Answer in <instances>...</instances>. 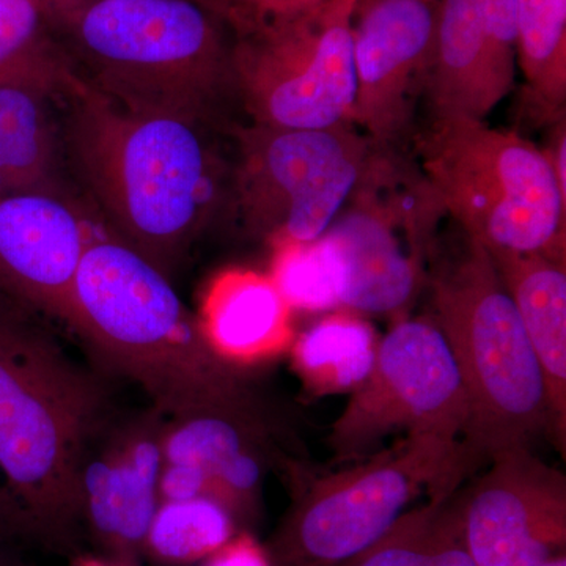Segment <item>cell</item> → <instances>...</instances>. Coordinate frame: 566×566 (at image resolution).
Instances as JSON below:
<instances>
[{
    "label": "cell",
    "mask_w": 566,
    "mask_h": 566,
    "mask_svg": "<svg viewBox=\"0 0 566 566\" xmlns=\"http://www.w3.org/2000/svg\"><path fill=\"white\" fill-rule=\"evenodd\" d=\"M200 566H271L264 545L249 531H240L226 545L200 562Z\"/></svg>",
    "instance_id": "obj_28"
},
{
    "label": "cell",
    "mask_w": 566,
    "mask_h": 566,
    "mask_svg": "<svg viewBox=\"0 0 566 566\" xmlns=\"http://www.w3.org/2000/svg\"><path fill=\"white\" fill-rule=\"evenodd\" d=\"M41 17L36 0H0V74L40 50Z\"/></svg>",
    "instance_id": "obj_26"
},
{
    "label": "cell",
    "mask_w": 566,
    "mask_h": 566,
    "mask_svg": "<svg viewBox=\"0 0 566 566\" xmlns=\"http://www.w3.org/2000/svg\"><path fill=\"white\" fill-rule=\"evenodd\" d=\"M458 497L476 566H536L565 554L566 476L531 446L495 453Z\"/></svg>",
    "instance_id": "obj_13"
},
{
    "label": "cell",
    "mask_w": 566,
    "mask_h": 566,
    "mask_svg": "<svg viewBox=\"0 0 566 566\" xmlns=\"http://www.w3.org/2000/svg\"><path fill=\"white\" fill-rule=\"evenodd\" d=\"M28 546L0 528V566H32L24 556Z\"/></svg>",
    "instance_id": "obj_30"
},
{
    "label": "cell",
    "mask_w": 566,
    "mask_h": 566,
    "mask_svg": "<svg viewBox=\"0 0 566 566\" xmlns=\"http://www.w3.org/2000/svg\"><path fill=\"white\" fill-rule=\"evenodd\" d=\"M468 472L461 441L408 436L352 468L297 480L292 506L264 545L271 566L344 564L385 535L420 494L449 497Z\"/></svg>",
    "instance_id": "obj_7"
},
{
    "label": "cell",
    "mask_w": 566,
    "mask_h": 566,
    "mask_svg": "<svg viewBox=\"0 0 566 566\" xmlns=\"http://www.w3.org/2000/svg\"><path fill=\"white\" fill-rule=\"evenodd\" d=\"M412 140L449 218L486 251L566 255V196L534 142L472 118L431 120Z\"/></svg>",
    "instance_id": "obj_6"
},
{
    "label": "cell",
    "mask_w": 566,
    "mask_h": 566,
    "mask_svg": "<svg viewBox=\"0 0 566 566\" xmlns=\"http://www.w3.org/2000/svg\"><path fill=\"white\" fill-rule=\"evenodd\" d=\"M516 66V0H439L424 88L431 120H485L512 92Z\"/></svg>",
    "instance_id": "obj_16"
},
{
    "label": "cell",
    "mask_w": 566,
    "mask_h": 566,
    "mask_svg": "<svg viewBox=\"0 0 566 566\" xmlns=\"http://www.w3.org/2000/svg\"><path fill=\"white\" fill-rule=\"evenodd\" d=\"M232 513L212 497L159 504L144 543V558L163 565L202 562L240 532Z\"/></svg>",
    "instance_id": "obj_24"
},
{
    "label": "cell",
    "mask_w": 566,
    "mask_h": 566,
    "mask_svg": "<svg viewBox=\"0 0 566 566\" xmlns=\"http://www.w3.org/2000/svg\"><path fill=\"white\" fill-rule=\"evenodd\" d=\"M374 142L356 126L233 128L232 223L274 248L315 243L363 177Z\"/></svg>",
    "instance_id": "obj_9"
},
{
    "label": "cell",
    "mask_w": 566,
    "mask_h": 566,
    "mask_svg": "<svg viewBox=\"0 0 566 566\" xmlns=\"http://www.w3.org/2000/svg\"><path fill=\"white\" fill-rule=\"evenodd\" d=\"M158 408L114 422L107 417L85 450L80 471L84 538L96 556L140 566L159 499L163 436Z\"/></svg>",
    "instance_id": "obj_14"
},
{
    "label": "cell",
    "mask_w": 566,
    "mask_h": 566,
    "mask_svg": "<svg viewBox=\"0 0 566 566\" xmlns=\"http://www.w3.org/2000/svg\"><path fill=\"white\" fill-rule=\"evenodd\" d=\"M378 337L370 323L352 311L324 316L294 338V370L307 392H354L374 368Z\"/></svg>",
    "instance_id": "obj_22"
},
{
    "label": "cell",
    "mask_w": 566,
    "mask_h": 566,
    "mask_svg": "<svg viewBox=\"0 0 566 566\" xmlns=\"http://www.w3.org/2000/svg\"><path fill=\"white\" fill-rule=\"evenodd\" d=\"M87 208L69 193L0 197V297L29 314L66 322L88 238Z\"/></svg>",
    "instance_id": "obj_17"
},
{
    "label": "cell",
    "mask_w": 566,
    "mask_h": 566,
    "mask_svg": "<svg viewBox=\"0 0 566 566\" xmlns=\"http://www.w3.org/2000/svg\"><path fill=\"white\" fill-rule=\"evenodd\" d=\"M268 274L292 308L319 312L340 307L333 264L322 240L274 245Z\"/></svg>",
    "instance_id": "obj_25"
},
{
    "label": "cell",
    "mask_w": 566,
    "mask_h": 566,
    "mask_svg": "<svg viewBox=\"0 0 566 566\" xmlns=\"http://www.w3.org/2000/svg\"><path fill=\"white\" fill-rule=\"evenodd\" d=\"M460 229V227H458ZM460 249L427 275L434 323L455 357L468 397L469 468L549 431L542 367L490 252L460 229Z\"/></svg>",
    "instance_id": "obj_5"
},
{
    "label": "cell",
    "mask_w": 566,
    "mask_h": 566,
    "mask_svg": "<svg viewBox=\"0 0 566 566\" xmlns=\"http://www.w3.org/2000/svg\"><path fill=\"white\" fill-rule=\"evenodd\" d=\"M536 566H566V556L565 554H560V556L551 558V560L545 562V564Z\"/></svg>",
    "instance_id": "obj_32"
},
{
    "label": "cell",
    "mask_w": 566,
    "mask_h": 566,
    "mask_svg": "<svg viewBox=\"0 0 566 566\" xmlns=\"http://www.w3.org/2000/svg\"><path fill=\"white\" fill-rule=\"evenodd\" d=\"M446 216L417 159L374 142L356 189L319 238L340 305L356 314H403L427 282Z\"/></svg>",
    "instance_id": "obj_8"
},
{
    "label": "cell",
    "mask_w": 566,
    "mask_h": 566,
    "mask_svg": "<svg viewBox=\"0 0 566 566\" xmlns=\"http://www.w3.org/2000/svg\"><path fill=\"white\" fill-rule=\"evenodd\" d=\"M524 111L536 126L566 118V0H516Z\"/></svg>",
    "instance_id": "obj_21"
},
{
    "label": "cell",
    "mask_w": 566,
    "mask_h": 566,
    "mask_svg": "<svg viewBox=\"0 0 566 566\" xmlns=\"http://www.w3.org/2000/svg\"><path fill=\"white\" fill-rule=\"evenodd\" d=\"M65 323L167 417L248 392L237 367L212 353L172 281L107 234L85 248Z\"/></svg>",
    "instance_id": "obj_3"
},
{
    "label": "cell",
    "mask_w": 566,
    "mask_h": 566,
    "mask_svg": "<svg viewBox=\"0 0 566 566\" xmlns=\"http://www.w3.org/2000/svg\"><path fill=\"white\" fill-rule=\"evenodd\" d=\"M71 566H122L107 560V558L96 556V554H80L71 558Z\"/></svg>",
    "instance_id": "obj_31"
},
{
    "label": "cell",
    "mask_w": 566,
    "mask_h": 566,
    "mask_svg": "<svg viewBox=\"0 0 566 566\" xmlns=\"http://www.w3.org/2000/svg\"><path fill=\"white\" fill-rule=\"evenodd\" d=\"M337 566H476L458 491L406 510L374 545Z\"/></svg>",
    "instance_id": "obj_23"
},
{
    "label": "cell",
    "mask_w": 566,
    "mask_h": 566,
    "mask_svg": "<svg viewBox=\"0 0 566 566\" xmlns=\"http://www.w3.org/2000/svg\"><path fill=\"white\" fill-rule=\"evenodd\" d=\"M438 2L356 0L352 18L353 125L371 142L415 139L417 104L433 63Z\"/></svg>",
    "instance_id": "obj_12"
},
{
    "label": "cell",
    "mask_w": 566,
    "mask_h": 566,
    "mask_svg": "<svg viewBox=\"0 0 566 566\" xmlns=\"http://www.w3.org/2000/svg\"><path fill=\"white\" fill-rule=\"evenodd\" d=\"M490 252V251H488ZM545 378L549 431L566 441V255L490 252Z\"/></svg>",
    "instance_id": "obj_20"
},
{
    "label": "cell",
    "mask_w": 566,
    "mask_h": 566,
    "mask_svg": "<svg viewBox=\"0 0 566 566\" xmlns=\"http://www.w3.org/2000/svg\"><path fill=\"white\" fill-rule=\"evenodd\" d=\"M102 386L29 312L0 297V528L71 558L84 542L80 471L107 419Z\"/></svg>",
    "instance_id": "obj_2"
},
{
    "label": "cell",
    "mask_w": 566,
    "mask_h": 566,
    "mask_svg": "<svg viewBox=\"0 0 566 566\" xmlns=\"http://www.w3.org/2000/svg\"><path fill=\"white\" fill-rule=\"evenodd\" d=\"M545 150L553 172L556 175L558 188L566 196V120L551 126V142Z\"/></svg>",
    "instance_id": "obj_29"
},
{
    "label": "cell",
    "mask_w": 566,
    "mask_h": 566,
    "mask_svg": "<svg viewBox=\"0 0 566 566\" xmlns=\"http://www.w3.org/2000/svg\"><path fill=\"white\" fill-rule=\"evenodd\" d=\"M469 403L452 349L438 324L400 319L379 340L374 368L331 428L338 461L354 460L395 431L460 441Z\"/></svg>",
    "instance_id": "obj_11"
},
{
    "label": "cell",
    "mask_w": 566,
    "mask_h": 566,
    "mask_svg": "<svg viewBox=\"0 0 566 566\" xmlns=\"http://www.w3.org/2000/svg\"><path fill=\"white\" fill-rule=\"evenodd\" d=\"M428 2H439V0H428Z\"/></svg>",
    "instance_id": "obj_33"
},
{
    "label": "cell",
    "mask_w": 566,
    "mask_h": 566,
    "mask_svg": "<svg viewBox=\"0 0 566 566\" xmlns=\"http://www.w3.org/2000/svg\"><path fill=\"white\" fill-rule=\"evenodd\" d=\"M356 0H324L289 20L238 33L233 73L248 123L283 129L353 125Z\"/></svg>",
    "instance_id": "obj_10"
},
{
    "label": "cell",
    "mask_w": 566,
    "mask_h": 566,
    "mask_svg": "<svg viewBox=\"0 0 566 566\" xmlns=\"http://www.w3.org/2000/svg\"><path fill=\"white\" fill-rule=\"evenodd\" d=\"M234 126L128 111L74 73L62 120L66 177L107 237L172 281L208 230L232 223Z\"/></svg>",
    "instance_id": "obj_1"
},
{
    "label": "cell",
    "mask_w": 566,
    "mask_h": 566,
    "mask_svg": "<svg viewBox=\"0 0 566 566\" xmlns=\"http://www.w3.org/2000/svg\"><path fill=\"white\" fill-rule=\"evenodd\" d=\"M92 91L133 112L238 125L233 44L192 0H96L74 25Z\"/></svg>",
    "instance_id": "obj_4"
},
{
    "label": "cell",
    "mask_w": 566,
    "mask_h": 566,
    "mask_svg": "<svg viewBox=\"0 0 566 566\" xmlns=\"http://www.w3.org/2000/svg\"><path fill=\"white\" fill-rule=\"evenodd\" d=\"M73 74L70 63L41 48L0 74V197L32 191L77 197L66 177L62 140Z\"/></svg>",
    "instance_id": "obj_18"
},
{
    "label": "cell",
    "mask_w": 566,
    "mask_h": 566,
    "mask_svg": "<svg viewBox=\"0 0 566 566\" xmlns=\"http://www.w3.org/2000/svg\"><path fill=\"white\" fill-rule=\"evenodd\" d=\"M292 312L270 274L232 268L207 286L197 319L212 353L238 368L292 348Z\"/></svg>",
    "instance_id": "obj_19"
},
{
    "label": "cell",
    "mask_w": 566,
    "mask_h": 566,
    "mask_svg": "<svg viewBox=\"0 0 566 566\" xmlns=\"http://www.w3.org/2000/svg\"><path fill=\"white\" fill-rule=\"evenodd\" d=\"M323 2L324 0H219V7L238 33H243L297 17Z\"/></svg>",
    "instance_id": "obj_27"
},
{
    "label": "cell",
    "mask_w": 566,
    "mask_h": 566,
    "mask_svg": "<svg viewBox=\"0 0 566 566\" xmlns=\"http://www.w3.org/2000/svg\"><path fill=\"white\" fill-rule=\"evenodd\" d=\"M163 464L191 493L221 502L241 531L259 520L263 483L271 468L292 465L275 447L273 424L249 390L167 417Z\"/></svg>",
    "instance_id": "obj_15"
}]
</instances>
